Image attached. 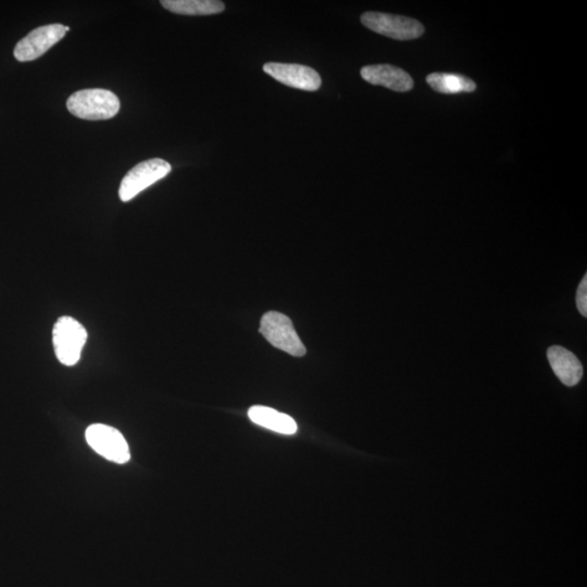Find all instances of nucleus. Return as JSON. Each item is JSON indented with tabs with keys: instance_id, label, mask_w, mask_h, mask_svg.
Here are the masks:
<instances>
[{
	"instance_id": "7ed1b4c3",
	"label": "nucleus",
	"mask_w": 587,
	"mask_h": 587,
	"mask_svg": "<svg viewBox=\"0 0 587 587\" xmlns=\"http://www.w3.org/2000/svg\"><path fill=\"white\" fill-rule=\"evenodd\" d=\"M260 333L273 346L294 357H302L306 355L307 350L294 329L291 319L283 313L267 312L261 319Z\"/></svg>"
},
{
	"instance_id": "ddd939ff",
	"label": "nucleus",
	"mask_w": 587,
	"mask_h": 587,
	"mask_svg": "<svg viewBox=\"0 0 587 587\" xmlns=\"http://www.w3.org/2000/svg\"><path fill=\"white\" fill-rule=\"evenodd\" d=\"M427 84L441 94H460L471 92L477 89L475 81L467 76L455 74H431L426 77Z\"/></svg>"
},
{
	"instance_id": "39448f33",
	"label": "nucleus",
	"mask_w": 587,
	"mask_h": 587,
	"mask_svg": "<svg viewBox=\"0 0 587 587\" xmlns=\"http://www.w3.org/2000/svg\"><path fill=\"white\" fill-rule=\"evenodd\" d=\"M362 23L373 32L398 40H411L425 33L418 20L390 13L369 12L362 15Z\"/></svg>"
},
{
	"instance_id": "423d86ee",
	"label": "nucleus",
	"mask_w": 587,
	"mask_h": 587,
	"mask_svg": "<svg viewBox=\"0 0 587 587\" xmlns=\"http://www.w3.org/2000/svg\"><path fill=\"white\" fill-rule=\"evenodd\" d=\"M68 31L63 24H48L39 27L20 39L15 45L14 58L20 63H28L39 59L63 39Z\"/></svg>"
},
{
	"instance_id": "f257e3e1",
	"label": "nucleus",
	"mask_w": 587,
	"mask_h": 587,
	"mask_svg": "<svg viewBox=\"0 0 587 587\" xmlns=\"http://www.w3.org/2000/svg\"><path fill=\"white\" fill-rule=\"evenodd\" d=\"M72 115L80 119L108 120L120 111V101L112 92L101 89L75 92L66 101Z\"/></svg>"
},
{
	"instance_id": "4468645a",
	"label": "nucleus",
	"mask_w": 587,
	"mask_h": 587,
	"mask_svg": "<svg viewBox=\"0 0 587 587\" xmlns=\"http://www.w3.org/2000/svg\"><path fill=\"white\" fill-rule=\"evenodd\" d=\"M576 306H578L581 315L587 317V276H584L581 281L578 293H576Z\"/></svg>"
},
{
	"instance_id": "9b49d317",
	"label": "nucleus",
	"mask_w": 587,
	"mask_h": 587,
	"mask_svg": "<svg viewBox=\"0 0 587 587\" xmlns=\"http://www.w3.org/2000/svg\"><path fill=\"white\" fill-rule=\"evenodd\" d=\"M250 419L254 424L277 434L292 435L297 431L295 420L290 416L279 413L265 406H254L249 411Z\"/></svg>"
},
{
	"instance_id": "0eeeda50",
	"label": "nucleus",
	"mask_w": 587,
	"mask_h": 587,
	"mask_svg": "<svg viewBox=\"0 0 587 587\" xmlns=\"http://www.w3.org/2000/svg\"><path fill=\"white\" fill-rule=\"evenodd\" d=\"M85 437L92 450L107 460L119 465L130 460V448L125 437L115 427L92 425L87 427Z\"/></svg>"
},
{
	"instance_id": "20e7f679",
	"label": "nucleus",
	"mask_w": 587,
	"mask_h": 587,
	"mask_svg": "<svg viewBox=\"0 0 587 587\" xmlns=\"http://www.w3.org/2000/svg\"><path fill=\"white\" fill-rule=\"evenodd\" d=\"M171 170V164L161 158L138 163L123 178L119 188L120 199L123 203L130 202L144 189L167 177Z\"/></svg>"
},
{
	"instance_id": "f8f14e48",
	"label": "nucleus",
	"mask_w": 587,
	"mask_h": 587,
	"mask_svg": "<svg viewBox=\"0 0 587 587\" xmlns=\"http://www.w3.org/2000/svg\"><path fill=\"white\" fill-rule=\"evenodd\" d=\"M162 4L169 12L182 15L217 14L225 9L219 0H162Z\"/></svg>"
},
{
	"instance_id": "f03ea898",
	"label": "nucleus",
	"mask_w": 587,
	"mask_h": 587,
	"mask_svg": "<svg viewBox=\"0 0 587 587\" xmlns=\"http://www.w3.org/2000/svg\"><path fill=\"white\" fill-rule=\"evenodd\" d=\"M87 339L83 326L71 317H61L53 329V342L57 358L65 365L79 363Z\"/></svg>"
},
{
	"instance_id": "9d476101",
	"label": "nucleus",
	"mask_w": 587,
	"mask_h": 587,
	"mask_svg": "<svg viewBox=\"0 0 587 587\" xmlns=\"http://www.w3.org/2000/svg\"><path fill=\"white\" fill-rule=\"evenodd\" d=\"M548 358L555 374L565 385L574 386L583 377V367L578 357L570 350L556 345L548 348Z\"/></svg>"
},
{
	"instance_id": "1a4fd4ad",
	"label": "nucleus",
	"mask_w": 587,
	"mask_h": 587,
	"mask_svg": "<svg viewBox=\"0 0 587 587\" xmlns=\"http://www.w3.org/2000/svg\"><path fill=\"white\" fill-rule=\"evenodd\" d=\"M363 79L372 85L384 86L395 92H409L414 89V80L403 69L390 65H374L364 66Z\"/></svg>"
},
{
	"instance_id": "6e6552de",
	"label": "nucleus",
	"mask_w": 587,
	"mask_h": 587,
	"mask_svg": "<svg viewBox=\"0 0 587 587\" xmlns=\"http://www.w3.org/2000/svg\"><path fill=\"white\" fill-rule=\"evenodd\" d=\"M264 71L280 83L294 89L315 92L320 89V74L311 66L293 64L269 63L264 66Z\"/></svg>"
}]
</instances>
